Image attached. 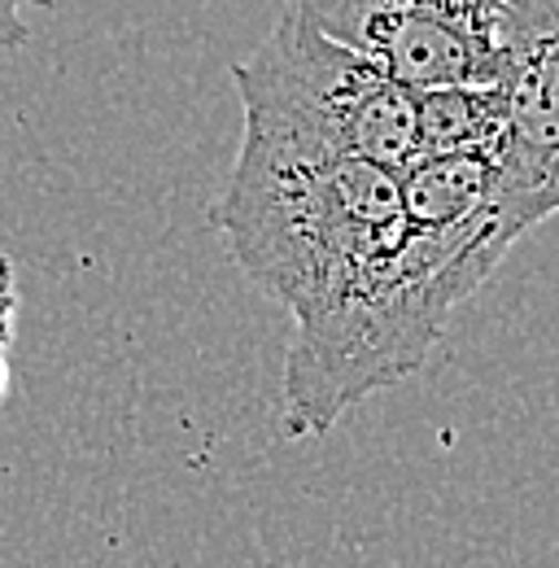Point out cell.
Here are the masks:
<instances>
[{
	"label": "cell",
	"mask_w": 559,
	"mask_h": 568,
	"mask_svg": "<svg viewBox=\"0 0 559 568\" xmlns=\"http://www.w3.org/2000/svg\"><path fill=\"white\" fill-rule=\"evenodd\" d=\"M210 223L236 267L288 315L324 302L342 284L407 236L398 171L306 153L245 132L236 166Z\"/></svg>",
	"instance_id": "2"
},
{
	"label": "cell",
	"mask_w": 559,
	"mask_h": 568,
	"mask_svg": "<svg viewBox=\"0 0 559 568\" xmlns=\"http://www.w3.org/2000/svg\"><path fill=\"white\" fill-rule=\"evenodd\" d=\"M502 149H450L416 153L398 171L403 214L411 227H455L498 211Z\"/></svg>",
	"instance_id": "5"
},
{
	"label": "cell",
	"mask_w": 559,
	"mask_h": 568,
	"mask_svg": "<svg viewBox=\"0 0 559 568\" xmlns=\"http://www.w3.org/2000/svg\"><path fill=\"white\" fill-rule=\"evenodd\" d=\"M450 149H507V101L498 83H450L419 92L416 153Z\"/></svg>",
	"instance_id": "6"
},
{
	"label": "cell",
	"mask_w": 559,
	"mask_h": 568,
	"mask_svg": "<svg viewBox=\"0 0 559 568\" xmlns=\"http://www.w3.org/2000/svg\"><path fill=\"white\" fill-rule=\"evenodd\" d=\"M333 40L428 92L498 79L502 0H293Z\"/></svg>",
	"instance_id": "4"
},
{
	"label": "cell",
	"mask_w": 559,
	"mask_h": 568,
	"mask_svg": "<svg viewBox=\"0 0 559 568\" xmlns=\"http://www.w3.org/2000/svg\"><path fill=\"white\" fill-rule=\"evenodd\" d=\"M245 132L306 153H346L403 171L416 153L419 92L333 40L302 4L232 67Z\"/></svg>",
	"instance_id": "3"
},
{
	"label": "cell",
	"mask_w": 559,
	"mask_h": 568,
	"mask_svg": "<svg viewBox=\"0 0 559 568\" xmlns=\"http://www.w3.org/2000/svg\"><path fill=\"white\" fill-rule=\"evenodd\" d=\"M516 241L502 211L455 227L407 223L394 250L297 311L284 355L288 437H324L363 398L419 372L455 311L498 272Z\"/></svg>",
	"instance_id": "1"
},
{
	"label": "cell",
	"mask_w": 559,
	"mask_h": 568,
	"mask_svg": "<svg viewBox=\"0 0 559 568\" xmlns=\"http://www.w3.org/2000/svg\"><path fill=\"white\" fill-rule=\"evenodd\" d=\"M27 9H53V0H0V53L22 49L31 40V27L22 18Z\"/></svg>",
	"instance_id": "7"
}]
</instances>
